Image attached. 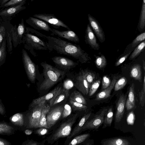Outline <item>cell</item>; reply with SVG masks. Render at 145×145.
<instances>
[{"label":"cell","instance_id":"cell-57","mask_svg":"<svg viewBox=\"0 0 145 145\" xmlns=\"http://www.w3.org/2000/svg\"><path fill=\"white\" fill-rule=\"evenodd\" d=\"M1 43H0V47H1Z\"/></svg>","mask_w":145,"mask_h":145},{"label":"cell","instance_id":"cell-50","mask_svg":"<svg viewBox=\"0 0 145 145\" xmlns=\"http://www.w3.org/2000/svg\"><path fill=\"white\" fill-rule=\"evenodd\" d=\"M6 112V110L4 105L0 98V114L3 115Z\"/></svg>","mask_w":145,"mask_h":145},{"label":"cell","instance_id":"cell-25","mask_svg":"<svg viewBox=\"0 0 145 145\" xmlns=\"http://www.w3.org/2000/svg\"><path fill=\"white\" fill-rule=\"evenodd\" d=\"M25 2L16 5L14 7L4 10L0 12V15L3 16H11L18 11L25 8L23 5Z\"/></svg>","mask_w":145,"mask_h":145},{"label":"cell","instance_id":"cell-16","mask_svg":"<svg viewBox=\"0 0 145 145\" xmlns=\"http://www.w3.org/2000/svg\"><path fill=\"white\" fill-rule=\"evenodd\" d=\"M74 86L84 95L88 94L89 89L88 85L85 78L82 73L76 78Z\"/></svg>","mask_w":145,"mask_h":145},{"label":"cell","instance_id":"cell-5","mask_svg":"<svg viewBox=\"0 0 145 145\" xmlns=\"http://www.w3.org/2000/svg\"><path fill=\"white\" fill-rule=\"evenodd\" d=\"M78 114H74L67 121L63 123L52 135L51 140L54 142L58 139L70 135L72 126L75 122Z\"/></svg>","mask_w":145,"mask_h":145},{"label":"cell","instance_id":"cell-48","mask_svg":"<svg viewBox=\"0 0 145 145\" xmlns=\"http://www.w3.org/2000/svg\"><path fill=\"white\" fill-rule=\"evenodd\" d=\"M5 29L3 26H0V43H1L5 38Z\"/></svg>","mask_w":145,"mask_h":145},{"label":"cell","instance_id":"cell-39","mask_svg":"<svg viewBox=\"0 0 145 145\" xmlns=\"http://www.w3.org/2000/svg\"><path fill=\"white\" fill-rule=\"evenodd\" d=\"M100 80L99 79L94 81L92 83L89 89L88 93L89 96H92L95 93L100 86Z\"/></svg>","mask_w":145,"mask_h":145},{"label":"cell","instance_id":"cell-10","mask_svg":"<svg viewBox=\"0 0 145 145\" xmlns=\"http://www.w3.org/2000/svg\"><path fill=\"white\" fill-rule=\"evenodd\" d=\"M52 33L50 35L52 36L56 35L59 38L65 39L75 43H78L80 40L77 35L73 31L71 30H67L61 31L56 29H52Z\"/></svg>","mask_w":145,"mask_h":145},{"label":"cell","instance_id":"cell-24","mask_svg":"<svg viewBox=\"0 0 145 145\" xmlns=\"http://www.w3.org/2000/svg\"><path fill=\"white\" fill-rule=\"evenodd\" d=\"M11 123L14 125L22 126L24 123V114L22 113H16L9 118Z\"/></svg>","mask_w":145,"mask_h":145},{"label":"cell","instance_id":"cell-19","mask_svg":"<svg viewBox=\"0 0 145 145\" xmlns=\"http://www.w3.org/2000/svg\"><path fill=\"white\" fill-rule=\"evenodd\" d=\"M61 88L59 87H57L47 94L34 99L29 105V108L32 107L42 102H46V101L51 99L59 90Z\"/></svg>","mask_w":145,"mask_h":145},{"label":"cell","instance_id":"cell-53","mask_svg":"<svg viewBox=\"0 0 145 145\" xmlns=\"http://www.w3.org/2000/svg\"><path fill=\"white\" fill-rule=\"evenodd\" d=\"M22 145H38V143L35 141H30L28 142L24 143Z\"/></svg>","mask_w":145,"mask_h":145},{"label":"cell","instance_id":"cell-49","mask_svg":"<svg viewBox=\"0 0 145 145\" xmlns=\"http://www.w3.org/2000/svg\"><path fill=\"white\" fill-rule=\"evenodd\" d=\"M48 132L47 128H41L37 130V133L40 135H43L46 134Z\"/></svg>","mask_w":145,"mask_h":145},{"label":"cell","instance_id":"cell-2","mask_svg":"<svg viewBox=\"0 0 145 145\" xmlns=\"http://www.w3.org/2000/svg\"><path fill=\"white\" fill-rule=\"evenodd\" d=\"M40 65L43 68L44 79L40 84L39 89L46 90L50 88L61 81L64 77L65 73L45 62H42Z\"/></svg>","mask_w":145,"mask_h":145},{"label":"cell","instance_id":"cell-1","mask_svg":"<svg viewBox=\"0 0 145 145\" xmlns=\"http://www.w3.org/2000/svg\"><path fill=\"white\" fill-rule=\"evenodd\" d=\"M29 29L31 32L45 42L50 52L71 57L82 63H86L91 59L88 54L79 45L63 40L59 37L47 36L35 29Z\"/></svg>","mask_w":145,"mask_h":145},{"label":"cell","instance_id":"cell-32","mask_svg":"<svg viewBox=\"0 0 145 145\" xmlns=\"http://www.w3.org/2000/svg\"><path fill=\"white\" fill-rule=\"evenodd\" d=\"M5 39L0 48V67L5 63L6 57V40Z\"/></svg>","mask_w":145,"mask_h":145},{"label":"cell","instance_id":"cell-42","mask_svg":"<svg viewBox=\"0 0 145 145\" xmlns=\"http://www.w3.org/2000/svg\"><path fill=\"white\" fill-rule=\"evenodd\" d=\"M74 86V84L72 81L69 79L65 80L63 84V88L65 90L69 91Z\"/></svg>","mask_w":145,"mask_h":145},{"label":"cell","instance_id":"cell-7","mask_svg":"<svg viewBox=\"0 0 145 145\" xmlns=\"http://www.w3.org/2000/svg\"><path fill=\"white\" fill-rule=\"evenodd\" d=\"M34 17L41 20L51 25L54 27L58 29L60 27H64L68 30H71L69 27L62 21L55 16L53 14L41 13L36 14Z\"/></svg>","mask_w":145,"mask_h":145},{"label":"cell","instance_id":"cell-43","mask_svg":"<svg viewBox=\"0 0 145 145\" xmlns=\"http://www.w3.org/2000/svg\"><path fill=\"white\" fill-rule=\"evenodd\" d=\"M111 82L109 77L106 76H103L102 80V89L104 90L108 88L110 85Z\"/></svg>","mask_w":145,"mask_h":145},{"label":"cell","instance_id":"cell-38","mask_svg":"<svg viewBox=\"0 0 145 145\" xmlns=\"http://www.w3.org/2000/svg\"><path fill=\"white\" fill-rule=\"evenodd\" d=\"M138 95L140 104L142 107L144 106L145 102V76L144 77L142 88L141 91L139 92Z\"/></svg>","mask_w":145,"mask_h":145},{"label":"cell","instance_id":"cell-55","mask_svg":"<svg viewBox=\"0 0 145 145\" xmlns=\"http://www.w3.org/2000/svg\"><path fill=\"white\" fill-rule=\"evenodd\" d=\"M9 0H3L0 1V3L1 5H3L7 2H8Z\"/></svg>","mask_w":145,"mask_h":145},{"label":"cell","instance_id":"cell-21","mask_svg":"<svg viewBox=\"0 0 145 145\" xmlns=\"http://www.w3.org/2000/svg\"><path fill=\"white\" fill-rule=\"evenodd\" d=\"M135 85L133 83L130 87L128 97L126 101L125 105L127 110L133 108L135 106Z\"/></svg>","mask_w":145,"mask_h":145},{"label":"cell","instance_id":"cell-52","mask_svg":"<svg viewBox=\"0 0 145 145\" xmlns=\"http://www.w3.org/2000/svg\"><path fill=\"white\" fill-rule=\"evenodd\" d=\"M9 34H8V37L7 38L8 41V43H9V44H8V50L9 51V50H10L9 51H10L11 50V49L12 50V45L11 42V38Z\"/></svg>","mask_w":145,"mask_h":145},{"label":"cell","instance_id":"cell-30","mask_svg":"<svg viewBox=\"0 0 145 145\" xmlns=\"http://www.w3.org/2000/svg\"><path fill=\"white\" fill-rule=\"evenodd\" d=\"M89 136L90 134L89 133H86L76 137L68 145H77L84 141Z\"/></svg>","mask_w":145,"mask_h":145},{"label":"cell","instance_id":"cell-46","mask_svg":"<svg viewBox=\"0 0 145 145\" xmlns=\"http://www.w3.org/2000/svg\"><path fill=\"white\" fill-rule=\"evenodd\" d=\"M135 119V116L133 112H130L127 116V121L129 125H133L134 123Z\"/></svg>","mask_w":145,"mask_h":145},{"label":"cell","instance_id":"cell-15","mask_svg":"<svg viewBox=\"0 0 145 145\" xmlns=\"http://www.w3.org/2000/svg\"><path fill=\"white\" fill-rule=\"evenodd\" d=\"M126 99V95H121L116 105V111L115 114V121L120 122L122 118L125 111V107Z\"/></svg>","mask_w":145,"mask_h":145},{"label":"cell","instance_id":"cell-31","mask_svg":"<svg viewBox=\"0 0 145 145\" xmlns=\"http://www.w3.org/2000/svg\"><path fill=\"white\" fill-rule=\"evenodd\" d=\"M81 73L85 78L89 88L92 83L94 81L95 78V74L87 71H82Z\"/></svg>","mask_w":145,"mask_h":145},{"label":"cell","instance_id":"cell-54","mask_svg":"<svg viewBox=\"0 0 145 145\" xmlns=\"http://www.w3.org/2000/svg\"><path fill=\"white\" fill-rule=\"evenodd\" d=\"M25 134L29 135L32 133V131L31 130L29 129H26L25 131Z\"/></svg>","mask_w":145,"mask_h":145},{"label":"cell","instance_id":"cell-35","mask_svg":"<svg viewBox=\"0 0 145 145\" xmlns=\"http://www.w3.org/2000/svg\"><path fill=\"white\" fill-rule=\"evenodd\" d=\"M145 26V0H143L140 14L139 27L143 29Z\"/></svg>","mask_w":145,"mask_h":145},{"label":"cell","instance_id":"cell-20","mask_svg":"<svg viewBox=\"0 0 145 145\" xmlns=\"http://www.w3.org/2000/svg\"><path fill=\"white\" fill-rule=\"evenodd\" d=\"M101 143L103 145H131L127 139L119 138H115L103 140Z\"/></svg>","mask_w":145,"mask_h":145},{"label":"cell","instance_id":"cell-47","mask_svg":"<svg viewBox=\"0 0 145 145\" xmlns=\"http://www.w3.org/2000/svg\"><path fill=\"white\" fill-rule=\"evenodd\" d=\"M131 53V52H130L120 58L115 63V66L116 67L118 66L123 63L127 59Z\"/></svg>","mask_w":145,"mask_h":145},{"label":"cell","instance_id":"cell-41","mask_svg":"<svg viewBox=\"0 0 145 145\" xmlns=\"http://www.w3.org/2000/svg\"><path fill=\"white\" fill-rule=\"evenodd\" d=\"M72 108L69 105L66 104L63 106L62 117L63 118H66L69 116L72 112Z\"/></svg>","mask_w":145,"mask_h":145},{"label":"cell","instance_id":"cell-36","mask_svg":"<svg viewBox=\"0 0 145 145\" xmlns=\"http://www.w3.org/2000/svg\"><path fill=\"white\" fill-rule=\"evenodd\" d=\"M127 79L124 77L119 79L115 84L114 87L115 91H118L123 88L127 84Z\"/></svg>","mask_w":145,"mask_h":145},{"label":"cell","instance_id":"cell-13","mask_svg":"<svg viewBox=\"0 0 145 145\" xmlns=\"http://www.w3.org/2000/svg\"><path fill=\"white\" fill-rule=\"evenodd\" d=\"M88 18L90 25L99 41L101 43L103 42L105 39V36L103 29L99 22L89 14H88Z\"/></svg>","mask_w":145,"mask_h":145},{"label":"cell","instance_id":"cell-6","mask_svg":"<svg viewBox=\"0 0 145 145\" xmlns=\"http://www.w3.org/2000/svg\"><path fill=\"white\" fill-rule=\"evenodd\" d=\"M22 56L24 67L28 78L31 82H33L35 81L36 77L35 64L24 49L22 50Z\"/></svg>","mask_w":145,"mask_h":145},{"label":"cell","instance_id":"cell-4","mask_svg":"<svg viewBox=\"0 0 145 145\" xmlns=\"http://www.w3.org/2000/svg\"><path fill=\"white\" fill-rule=\"evenodd\" d=\"M43 101L29 108V111L24 116V122L26 121L28 128L39 127L42 109L45 105Z\"/></svg>","mask_w":145,"mask_h":145},{"label":"cell","instance_id":"cell-27","mask_svg":"<svg viewBox=\"0 0 145 145\" xmlns=\"http://www.w3.org/2000/svg\"><path fill=\"white\" fill-rule=\"evenodd\" d=\"M69 100L77 102L86 105V102L84 97L79 92L75 91L71 94Z\"/></svg>","mask_w":145,"mask_h":145},{"label":"cell","instance_id":"cell-26","mask_svg":"<svg viewBox=\"0 0 145 145\" xmlns=\"http://www.w3.org/2000/svg\"><path fill=\"white\" fill-rule=\"evenodd\" d=\"M50 109V106L48 105H45L43 107L39 120V127L48 129L46 121V116Z\"/></svg>","mask_w":145,"mask_h":145},{"label":"cell","instance_id":"cell-34","mask_svg":"<svg viewBox=\"0 0 145 145\" xmlns=\"http://www.w3.org/2000/svg\"><path fill=\"white\" fill-rule=\"evenodd\" d=\"M95 62L96 67L99 69L104 68L107 65L106 59L103 55H101L100 56H96Z\"/></svg>","mask_w":145,"mask_h":145},{"label":"cell","instance_id":"cell-9","mask_svg":"<svg viewBox=\"0 0 145 145\" xmlns=\"http://www.w3.org/2000/svg\"><path fill=\"white\" fill-rule=\"evenodd\" d=\"M63 106L61 105L56 107L48 112L46 119L48 129L53 126L62 116Z\"/></svg>","mask_w":145,"mask_h":145},{"label":"cell","instance_id":"cell-8","mask_svg":"<svg viewBox=\"0 0 145 145\" xmlns=\"http://www.w3.org/2000/svg\"><path fill=\"white\" fill-rule=\"evenodd\" d=\"M107 109H104L98 114L89 121H86L82 129H97L103 123L105 117Z\"/></svg>","mask_w":145,"mask_h":145},{"label":"cell","instance_id":"cell-18","mask_svg":"<svg viewBox=\"0 0 145 145\" xmlns=\"http://www.w3.org/2000/svg\"><path fill=\"white\" fill-rule=\"evenodd\" d=\"M116 82V78L114 77L111 81L110 85L108 88L103 90L97 95L95 100H101L106 99L110 97V93L114 88Z\"/></svg>","mask_w":145,"mask_h":145},{"label":"cell","instance_id":"cell-40","mask_svg":"<svg viewBox=\"0 0 145 145\" xmlns=\"http://www.w3.org/2000/svg\"><path fill=\"white\" fill-rule=\"evenodd\" d=\"M145 39V33L144 32L137 36L133 41L132 43V46L134 47L140 44V42L144 40Z\"/></svg>","mask_w":145,"mask_h":145},{"label":"cell","instance_id":"cell-3","mask_svg":"<svg viewBox=\"0 0 145 145\" xmlns=\"http://www.w3.org/2000/svg\"><path fill=\"white\" fill-rule=\"evenodd\" d=\"M30 33L27 28L24 34V40L25 43L26 48L35 57L38 55L35 50H47V47L45 42L40 37L31 32Z\"/></svg>","mask_w":145,"mask_h":145},{"label":"cell","instance_id":"cell-23","mask_svg":"<svg viewBox=\"0 0 145 145\" xmlns=\"http://www.w3.org/2000/svg\"><path fill=\"white\" fill-rule=\"evenodd\" d=\"M130 76L135 80L142 82V71L140 64H135L132 67L130 70Z\"/></svg>","mask_w":145,"mask_h":145},{"label":"cell","instance_id":"cell-11","mask_svg":"<svg viewBox=\"0 0 145 145\" xmlns=\"http://www.w3.org/2000/svg\"><path fill=\"white\" fill-rule=\"evenodd\" d=\"M51 59L56 66L66 69L74 67L78 65L73 60L64 57L55 56Z\"/></svg>","mask_w":145,"mask_h":145},{"label":"cell","instance_id":"cell-37","mask_svg":"<svg viewBox=\"0 0 145 145\" xmlns=\"http://www.w3.org/2000/svg\"><path fill=\"white\" fill-rule=\"evenodd\" d=\"M69 102L73 110L74 111L85 110L87 107L85 105L77 102L69 100Z\"/></svg>","mask_w":145,"mask_h":145},{"label":"cell","instance_id":"cell-33","mask_svg":"<svg viewBox=\"0 0 145 145\" xmlns=\"http://www.w3.org/2000/svg\"><path fill=\"white\" fill-rule=\"evenodd\" d=\"M145 41H143L140 43L135 49L131 55L129 59H133L138 56L144 48Z\"/></svg>","mask_w":145,"mask_h":145},{"label":"cell","instance_id":"cell-28","mask_svg":"<svg viewBox=\"0 0 145 145\" xmlns=\"http://www.w3.org/2000/svg\"><path fill=\"white\" fill-rule=\"evenodd\" d=\"M13 128L5 122L0 121V134L10 135L14 131Z\"/></svg>","mask_w":145,"mask_h":145},{"label":"cell","instance_id":"cell-14","mask_svg":"<svg viewBox=\"0 0 145 145\" xmlns=\"http://www.w3.org/2000/svg\"><path fill=\"white\" fill-rule=\"evenodd\" d=\"M85 41L91 47L95 50H98L99 45L97 42L95 34L89 24H88L86 30Z\"/></svg>","mask_w":145,"mask_h":145},{"label":"cell","instance_id":"cell-56","mask_svg":"<svg viewBox=\"0 0 145 145\" xmlns=\"http://www.w3.org/2000/svg\"><path fill=\"white\" fill-rule=\"evenodd\" d=\"M143 68L144 71H145V62L144 61H143Z\"/></svg>","mask_w":145,"mask_h":145},{"label":"cell","instance_id":"cell-51","mask_svg":"<svg viewBox=\"0 0 145 145\" xmlns=\"http://www.w3.org/2000/svg\"><path fill=\"white\" fill-rule=\"evenodd\" d=\"M0 145H11V144L6 140L0 138Z\"/></svg>","mask_w":145,"mask_h":145},{"label":"cell","instance_id":"cell-22","mask_svg":"<svg viewBox=\"0 0 145 145\" xmlns=\"http://www.w3.org/2000/svg\"><path fill=\"white\" fill-rule=\"evenodd\" d=\"M91 113L90 112L85 114L81 119L79 123L77 124L72 131V132L68 137L69 139H70L77 134L82 129L91 115Z\"/></svg>","mask_w":145,"mask_h":145},{"label":"cell","instance_id":"cell-17","mask_svg":"<svg viewBox=\"0 0 145 145\" xmlns=\"http://www.w3.org/2000/svg\"><path fill=\"white\" fill-rule=\"evenodd\" d=\"M69 93V91L65 90L61 87L53 97L50 100V106H52L61 102L68 97Z\"/></svg>","mask_w":145,"mask_h":145},{"label":"cell","instance_id":"cell-45","mask_svg":"<svg viewBox=\"0 0 145 145\" xmlns=\"http://www.w3.org/2000/svg\"><path fill=\"white\" fill-rule=\"evenodd\" d=\"M17 32L19 37H22L25 32V25L23 19H22L21 23L18 25L17 29Z\"/></svg>","mask_w":145,"mask_h":145},{"label":"cell","instance_id":"cell-29","mask_svg":"<svg viewBox=\"0 0 145 145\" xmlns=\"http://www.w3.org/2000/svg\"><path fill=\"white\" fill-rule=\"evenodd\" d=\"M113 113L112 108H110L107 111L105 115L103 128L111 126L113 120Z\"/></svg>","mask_w":145,"mask_h":145},{"label":"cell","instance_id":"cell-44","mask_svg":"<svg viewBox=\"0 0 145 145\" xmlns=\"http://www.w3.org/2000/svg\"><path fill=\"white\" fill-rule=\"evenodd\" d=\"M25 0H11L5 4L3 5V7H8L10 6L18 5L23 3L25 2Z\"/></svg>","mask_w":145,"mask_h":145},{"label":"cell","instance_id":"cell-12","mask_svg":"<svg viewBox=\"0 0 145 145\" xmlns=\"http://www.w3.org/2000/svg\"><path fill=\"white\" fill-rule=\"evenodd\" d=\"M27 23L34 29L51 32L52 29L45 22L34 17H30L27 20Z\"/></svg>","mask_w":145,"mask_h":145}]
</instances>
